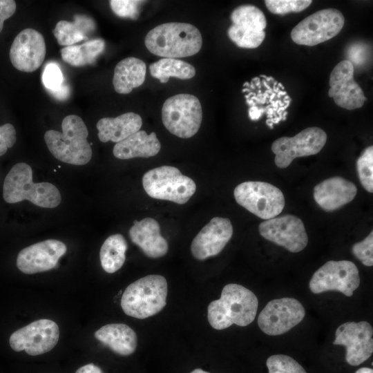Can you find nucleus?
<instances>
[{
	"mask_svg": "<svg viewBox=\"0 0 373 373\" xmlns=\"http://www.w3.org/2000/svg\"><path fill=\"white\" fill-rule=\"evenodd\" d=\"M258 307V298L254 292L240 285L228 284L223 287L220 298L209 303L208 321L218 330L233 324L245 327L254 321Z\"/></svg>",
	"mask_w": 373,
	"mask_h": 373,
	"instance_id": "f257e3e1",
	"label": "nucleus"
},
{
	"mask_svg": "<svg viewBox=\"0 0 373 373\" xmlns=\"http://www.w3.org/2000/svg\"><path fill=\"white\" fill-rule=\"evenodd\" d=\"M146 48L164 58L190 57L198 53L202 46L199 30L190 23L171 22L159 25L145 37Z\"/></svg>",
	"mask_w": 373,
	"mask_h": 373,
	"instance_id": "f03ea898",
	"label": "nucleus"
},
{
	"mask_svg": "<svg viewBox=\"0 0 373 373\" xmlns=\"http://www.w3.org/2000/svg\"><path fill=\"white\" fill-rule=\"evenodd\" d=\"M62 132L47 131L44 140L52 155L61 162L73 165H84L92 157L88 132L82 119L76 115L65 117Z\"/></svg>",
	"mask_w": 373,
	"mask_h": 373,
	"instance_id": "7ed1b4c3",
	"label": "nucleus"
},
{
	"mask_svg": "<svg viewBox=\"0 0 373 373\" xmlns=\"http://www.w3.org/2000/svg\"><path fill=\"white\" fill-rule=\"evenodd\" d=\"M3 197L8 203L27 200L43 208H55L61 200L58 189L49 182L34 183L32 171L24 162L15 164L7 174L3 186Z\"/></svg>",
	"mask_w": 373,
	"mask_h": 373,
	"instance_id": "20e7f679",
	"label": "nucleus"
},
{
	"mask_svg": "<svg viewBox=\"0 0 373 373\" xmlns=\"http://www.w3.org/2000/svg\"><path fill=\"white\" fill-rule=\"evenodd\" d=\"M168 285L161 275L152 274L130 284L124 290L120 305L129 316L145 319L161 312L166 304Z\"/></svg>",
	"mask_w": 373,
	"mask_h": 373,
	"instance_id": "39448f33",
	"label": "nucleus"
},
{
	"mask_svg": "<svg viewBox=\"0 0 373 373\" xmlns=\"http://www.w3.org/2000/svg\"><path fill=\"white\" fill-rule=\"evenodd\" d=\"M142 185L151 198L182 204L187 202L196 190L195 182L171 166H162L144 173Z\"/></svg>",
	"mask_w": 373,
	"mask_h": 373,
	"instance_id": "423d86ee",
	"label": "nucleus"
},
{
	"mask_svg": "<svg viewBox=\"0 0 373 373\" xmlns=\"http://www.w3.org/2000/svg\"><path fill=\"white\" fill-rule=\"evenodd\" d=\"M236 202L265 220L279 215L285 204L283 192L276 186L262 181H247L234 189Z\"/></svg>",
	"mask_w": 373,
	"mask_h": 373,
	"instance_id": "0eeeda50",
	"label": "nucleus"
},
{
	"mask_svg": "<svg viewBox=\"0 0 373 373\" xmlns=\"http://www.w3.org/2000/svg\"><path fill=\"white\" fill-rule=\"evenodd\" d=\"M162 119L166 129L175 136L189 138L199 130L202 110L199 99L190 94L168 98L162 109Z\"/></svg>",
	"mask_w": 373,
	"mask_h": 373,
	"instance_id": "6e6552de",
	"label": "nucleus"
},
{
	"mask_svg": "<svg viewBox=\"0 0 373 373\" xmlns=\"http://www.w3.org/2000/svg\"><path fill=\"white\" fill-rule=\"evenodd\" d=\"M344 23V16L337 9H323L300 21L292 29L291 38L298 45L316 46L336 36Z\"/></svg>",
	"mask_w": 373,
	"mask_h": 373,
	"instance_id": "1a4fd4ad",
	"label": "nucleus"
},
{
	"mask_svg": "<svg viewBox=\"0 0 373 373\" xmlns=\"http://www.w3.org/2000/svg\"><path fill=\"white\" fill-rule=\"evenodd\" d=\"M359 285V272L354 262L329 260L314 272L309 287L314 294L338 291L346 296H352Z\"/></svg>",
	"mask_w": 373,
	"mask_h": 373,
	"instance_id": "9d476101",
	"label": "nucleus"
},
{
	"mask_svg": "<svg viewBox=\"0 0 373 373\" xmlns=\"http://www.w3.org/2000/svg\"><path fill=\"white\" fill-rule=\"evenodd\" d=\"M326 141V133L315 126L307 128L293 137H281L271 147L275 154V164L280 169H285L296 157L319 153Z\"/></svg>",
	"mask_w": 373,
	"mask_h": 373,
	"instance_id": "9b49d317",
	"label": "nucleus"
},
{
	"mask_svg": "<svg viewBox=\"0 0 373 373\" xmlns=\"http://www.w3.org/2000/svg\"><path fill=\"white\" fill-rule=\"evenodd\" d=\"M59 329L50 319H39L14 332L9 339L15 352L25 350L30 356L50 352L58 343Z\"/></svg>",
	"mask_w": 373,
	"mask_h": 373,
	"instance_id": "f8f14e48",
	"label": "nucleus"
},
{
	"mask_svg": "<svg viewBox=\"0 0 373 373\" xmlns=\"http://www.w3.org/2000/svg\"><path fill=\"white\" fill-rule=\"evenodd\" d=\"M232 25L228 28L229 39L238 47L256 48L265 37L267 21L263 12L251 4L235 8L231 14Z\"/></svg>",
	"mask_w": 373,
	"mask_h": 373,
	"instance_id": "ddd939ff",
	"label": "nucleus"
},
{
	"mask_svg": "<svg viewBox=\"0 0 373 373\" xmlns=\"http://www.w3.org/2000/svg\"><path fill=\"white\" fill-rule=\"evenodd\" d=\"M303 305L293 298H281L269 301L260 312L258 324L267 335L283 334L299 324L304 318Z\"/></svg>",
	"mask_w": 373,
	"mask_h": 373,
	"instance_id": "4468645a",
	"label": "nucleus"
},
{
	"mask_svg": "<svg viewBox=\"0 0 373 373\" xmlns=\"http://www.w3.org/2000/svg\"><path fill=\"white\" fill-rule=\"evenodd\" d=\"M258 230L265 239L290 252L301 251L308 243L304 224L294 215L285 214L264 220L260 223Z\"/></svg>",
	"mask_w": 373,
	"mask_h": 373,
	"instance_id": "2eb2a0df",
	"label": "nucleus"
},
{
	"mask_svg": "<svg viewBox=\"0 0 373 373\" xmlns=\"http://www.w3.org/2000/svg\"><path fill=\"white\" fill-rule=\"evenodd\" d=\"M373 329L366 321L347 322L336 330L334 345L345 347V360L353 366L367 360L373 352Z\"/></svg>",
	"mask_w": 373,
	"mask_h": 373,
	"instance_id": "dca6fc26",
	"label": "nucleus"
},
{
	"mask_svg": "<svg viewBox=\"0 0 373 373\" xmlns=\"http://www.w3.org/2000/svg\"><path fill=\"white\" fill-rule=\"evenodd\" d=\"M354 66L347 60L336 65L329 76L328 95L338 106L347 110L361 108L367 100L363 90L354 79Z\"/></svg>",
	"mask_w": 373,
	"mask_h": 373,
	"instance_id": "f3484780",
	"label": "nucleus"
},
{
	"mask_svg": "<svg viewBox=\"0 0 373 373\" xmlns=\"http://www.w3.org/2000/svg\"><path fill=\"white\" fill-rule=\"evenodd\" d=\"M46 52L43 35L32 28L21 30L15 38L10 49V59L17 70L31 73L43 64Z\"/></svg>",
	"mask_w": 373,
	"mask_h": 373,
	"instance_id": "a211bd4d",
	"label": "nucleus"
},
{
	"mask_svg": "<svg viewBox=\"0 0 373 373\" xmlns=\"http://www.w3.org/2000/svg\"><path fill=\"white\" fill-rule=\"evenodd\" d=\"M66 250V245L58 240L49 239L39 242L19 251L17 267L26 274L47 271L57 266Z\"/></svg>",
	"mask_w": 373,
	"mask_h": 373,
	"instance_id": "6ab92c4d",
	"label": "nucleus"
},
{
	"mask_svg": "<svg viewBox=\"0 0 373 373\" xmlns=\"http://www.w3.org/2000/svg\"><path fill=\"white\" fill-rule=\"evenodd\" d=\"M233 235V226L229 219L215 217L196 235L191 245L193 256L204 260L220 254Z\"/></svg>",
	"mask_w": 373,
	"mask_h": 373,
	"instance_id": "aec40b11",
	"label": "nucleus"
},
{
	"mask_svg": "<svg viewBox=\"0 0 373 373\" xmlns=\"http://www.w3.org/2000/svg\"><path fill=\"white\" fill-rule=\"evenodd\" d=\"M357 187L340 176L327 178L314 188V199L325 211H334L354 200Z\"/></svg>",
	"mask_w": 373,
	"mask_h": 373,
	"instance_id": "412c9836",
	"label": "nucleus"
},
{
	"mask_svg": "<svg viewBox=\"0 0 373 373\" xmlns=\"http://www.w3.org/2000/svg\"><path fill=\"white\" fill-rule=\"evenodd\" d=\"M128 234L131 241L149 258H160L168 251V242L160 234L159 223L153 218L134 220Z\"/></svg>",
	"mask_w": 373,
	"mask_h": 373,
	"instance_id": "4be33fe9",
	"label": "nucleus"
},
{
	"mask_svg": "<svg viewBox=\"0 0 373 373\" xmlns=\"http://www.w3.org/2000/svg\"><path fill=\"white\" fill-rule=\"evenodd\" d=\"M95 338L113 352L129 356L136 350L137 337L135 331L126 324H107L95 331Z\"/></svg>",
	"mask_w": 373,
	"mask_h": 373,
	"instance_id": "5701e85b",
	"label": "nucleus"
},
{
	"mask_svg": "<svg viewBox=\"0 0 373 373\" xmlns=\"http://www.w3.org/2000/svg\"><path fill=\"white\" fill-rule=\"evenodd\" d=\"M142 125L140 115L130 112L116 117L102 118L97 122L96 127L101 142L117 143L140 131Z\"/></svg>",
	"mask_w": 373,
	"mask_h": 373,
	"instance_id": "b1692460",
	"label": "nucleus"
},
{
	"mask_svg": "<svg viewBox=\"0 0 373 373\" xmlns=\"http://www.w3.org/2000/svg\"><path fill=\"white\" fill-rule=\"evenodd\" d=\"M160 149L161 144L155 133L152 132L148 135L145 131H138L116 143L113 153L118 159L128 160L155 156Z\"/></svg>",
	"mask_w": 373,
	"mask_h": 373,
	"instance_id": "393cba45",
	"label": "nucleus"
},
{
	"mask_svg": "<svg viewBox=\"0 0 373 373\" xmlns=\"http://www.w3.org/2000/svg\"><path fill=\"white\" fill-rule=\"evenodd\" d=\"M146 64L141 59L131 57L121 60L115 66L113 78L115 90L128 94L140 86L145 80Z\"/></svg>",
	"mask_w": 373,
	"mask_h": 373,
	"instance_id": "a878e982",
	"label": "nucleus"
},
{
	"mask_svg": "<svg viewBox=\"0 0 373 373\" xmlns=\"http://www.w3.org/2000/svg\"><path fill=\"white\" fill-rule=\"evenodd\" d=\"M73 22L59 21L52 30L60 46H70L88 39V34L95 29V23L85 15H76Z\"/></svg>",
	"mask_w": 373,
	"mask_h": 373,
	"instance_id": "bb28decb",
	"label": "nucleus"
},
{
	"mask_svg": "<svg viewBox=\"0 0 373 373\" xmlns=\"http://www.w3.org/2000/svg\"><path fill=\"white\" fill-rule=\"evenodd\" d=\"M128 245L124 237L116 233L108 237L102 244L99 259L103 269L109 274L119 270L126 260Z\"/></svg>",
	"mask_w": 373,
	"mask_h": 373,
	"instance_id": "cd10ccee",
	"label": "nucleus"
},
{
	"mask_svg": "<svg viewBox=\"0 0 373 373\" xmlns=\"http://www.w3.org/2000/svg\"><path fill=\"white\" fill-rule=\"evenodd\" d=\"M104 48V40L95 39L81 45L64 47L60 52L62 59L67 64L73 66H84L94 63Z\"/></svg>",
	"mask_w": 373,
	"mask_h": 373,
	"instance_id": "c85d7f7f",
	"label": "nucleus"
},
{
	"mask_svg": "<svg viewBox=\"0 0 373 373\" xmlns=\"http://www.w3.org/2000/svg\"><path fill=\"white\" fill-rule=\"evenodd\" d=\"M152 77L161 83H166L171 77L189 79L195 75V69L191 64L181 59L162 58L149 65Z\"/></svg>",
	"mask_w": 373,
	"mask_h": 373,
	"instance_id": "c756f323",
	"label": "nucleus"
},
{
	"mask_svg": "<svg viewBox=\"0 0 373 373\" xmlns=\"http://www.w3.org/2000/svg\"><path fill=\"white\" fill-rule=\"evenodd\" d=\"M356 171L362 186L373 192V146L364 149L356 161Z\"/></svg>",
	"mask_w": 373,
	"mask_h": 373,
	"instance_id": "7c9ffc66",
	"label": "nucleus"
},
{
	"mask_svg": "<svg viewBox=\"0 0 373 373\" xmlns=\"http://www.w3.org/2000/svg\"><path fill=\"white\" fill-rule=\"evenodd\" d=\"M266 365L269 373H307L296 360L284 354L269 356Z\"/></svg>",
	"mask_w": 373,
	"mask_h": 373,
	"instance_id": "2f4dec72",
	"label": "nucleus"
},
{
	"mask_svg": "<svg viewBox=\"0 0 373 373\" xmlns=\"http://www.w3.org/2000/svg\"><path fill=\"white\" fill-rule=\"evenodd\" d=\"M311 0H266L267 9L273 14L285 15L304 10L311 3Z\"/></svg>",
	"mask_w": 373,
	"mask_h": 373,
	"instance_id": "473e14b6",
	"label": "nucleus"
},
{
	"mask_svg": "<svg viewBox=\"0 0 373 373\" xmlns=\"http://www.w3.org/2000/svg\"><path fill=\"white\" fill-rule=\"evenodd\" d=\"M353 255L364 265H373V231L362 241L355 243L352 247Z\"/></svg>",
	"mask_w": 373,
	"mask_h": 373,
	"instance_id": "72a5a7b5",
	"label": "nucleus"
},
{
	"mask_svg": "<svg viewBox=\"0 0 373 373\" xmlns=\"http://www.w3.org/2000/svg\"><path fill=\"white\" fill-rule=\"evenodd\" d=\"M113 12L121 17H128L133 19L139 15V6L141 1L111 0L109 1Z\"/></svg>",
	"mask_w": 373,
	"mask_h": 373,
	"instance_id": "f704fd0d",
	"label": "nucleus"
},
{
	"mask_svg": "<svg viewBox=\"0 0 373 373\" xmlns=\"http://www.w3.org/2000/svg\"><path fill=\"white\" fill-rule=\"evenodd\" d=\"M63 74L56 64L49 63L46 66L42 75V82L48 90L60 88L63 86Z\"/></svg>",
	"mask_w": 373,
	"mask_h": 373,
	"instance_id": "c9c22d12",
	"label": "nucleus"
},
{
	"mask_svg": "<svg viewBox=\"0 0 373 373\" xmlns=\"http://www.w3.org/2000/svg\"><path fill=\"white\" fill-rule=\"evenodd\" d=\"M17 140L16 131L11 124L0 126V156L12 147Z\"/></svg>",
	"mask_w": 373,
	"mask_h": 373,
	"instance_id": "e433bc0d",
	"label": "nucleus"
},
{
	"mask_svg": "<svg viewBox=\"0 0 373 373\" xmlns=\"http://www.w3.org/2000/svg\"><path fill=\"white\" fill-rule=\"evenodd\" d=\"M367 50L364 44H353L347 49V57L352 65L363 64L367 59Z\"/></svg>",
	"mask_w": 373,
	"mask_h": 373,
	"instance_id": "4c0bfd02",
	"label": "nucleus"
},
{
	"mask_svg": "<svg viewBox=\"0 0 373 373\" xmlns=\"http://www.w3.org/2000/svg\"><path fill=\"white\" fill-rule=\"evenodd\" d=\"M16 10V3L13 0H0V33L5 20L11 17Z\"/></svg>",
	"mask_w": 373,
	"mask_h": 373,
	"instance_id": "58836bf2",
	"label": "nucleus"
},
{
	"mask_svg": "<svg viewBox=\"0 0 373 373\" xmlns=\"http://www.w3.org/2000/svg\"><path fill=\"white\" fill-rule=\"evenodd\" d=\"M271 105L267 106L265 108H260V109L257 106H251L249 109V116L251 120H258L261 115L267 111V108H270Z\"/></svg>",
	"mask_w": 373,
	"mask_h": 373,
	"instance_id": "ea45409f",
	"label": "nucleus"
},
{
	"mask_svg": "<svg viewBox=\"0 0 373 373\" xmlns=\"http://www.w3.org/2000/svg\"><path fill=\"white\" fill-rule=\"evenodd\" d=\"M75 373H103L101 368L93 363H89L79 367Z\"/></svg>",
	"mask_w": 373,
	"mask_h": 373,
	"instance_id": "a19ab883",
	"label": "nucleus"
},
{
	"mask_svg": "<svg viewBox=\"0 0 373 373\" xmlns=\"http://www.w3.org/2000/svg\"><path fill=\"white\" fill-rule=\"evenodd\" d=\"M52 95L59 99H64L68 95L69 91L68 86H62L60 88L55 90H49Z\"/></svg>",
	"mask_w": 373,
	"mask_h": 373,
	"instance_id": "79ce46f5",
	"label": "nucleus"
},
{
	"mask_svg": "<svg viewBox=\"0 0 373 373\" xmlns=\"http://www.w3.org/2000/svg\"><path fill=\"white\" fill-rule=\"evenodd\" d=\"M355 373H373V370L369 367H361L358 369Z\"/></svg>",
	"mask_w": 373,
	"mask_h": 373,
	"instance_id": "37998d69",
	"label": "nucleus"
},
{
	"mask_svg": "<svg viewBox=\"0 0 373 373\" xmlns=\"http://www.w3.org/2000/svg\"><path fill=\"white\" fill-rule=\"evenodd\" d=\"M190 373H209V372H206L200 368H196L193 370L192 372H191Z\"/></svg>",
	"mask_w": 373,
	"mask_h": 373,
	"instance_id": "c03bdc74",
	"label": "nucleus"
},
{
	"mask_svg": "<svg viewBox=\"0 0 373 373\" xmlns=\"http://www.w3.org/2000/svg\"><path fill=\"white\" fill-rule=\"evenodd\" d=\"M287 93L286 91L283 90V91H279L278 93H277V97L278 98H280L282 95H286Z\"/></svg>",
	"mask_w": 373,
	"mask_h": 373,
	"instance_id": "a18cd8bd",
	"label": "nucleus"
},
{
	"mask_svg": "<svg viewBox=\"0 0 373 373\" xmlns=\"http://www.w3.org/2000/svg\"><path fill=\"white\" fill-rule=\"evenodd\" d=\"M266 112H267V115H273V113H274L273 111V108L271 107L267 108Z\"/></svg>",
	"mask_w": 373,
	"mask_h": 373,
	"instance_id": "49530a36",
	"label": "nucleus"
},
{
	"mask_svg": "<svg viewBox=\"0 0 373 373\" xmlns=\"http://www.w3.org/2000/svg\"><path fill=\"white\" fill-rule=\"evenodd\" d=\"M266 124L267 125H268L271 128H273L274 126H273V124L270 122L269 119H267L266 120Z\"/></svg>",
	"mask_w": 373,
	"mask_h": 373,
	"instance_id": "de8ad7c7",
	"label": "nucleus"
},
{
	"mask_svg": "<svg viewBox=\"0 0 373 373\" xmlns=\"http://www.w3.org/2000/svg\"><path fill=\"white\" fill-rule=\"evenodd\" d=\"M262 84L265 88H267V90L271 89V88L267 84V83L265 82V79L262 80Z\"/></svg>",
	"mask_w": 373,
	"mask_h": 373,
	"instance_id": "09e8293b",
	"label": "nucleus"
},
{
	"mask_svg": "<svg viewBox=\"0 0 373 373\" xmlns=\"http://www.w3.org/2000/svg\"><path fill=\"white\" fill-rule=\"evenodd\" d=\"M255 85L258 88H261V86H260V79H258L256 82H255Z\"/></svg>",
	"mask_w": 373,
	"mask_h": 373,
	"instance_id": "8fccbe9b",
	"label": "nucleus"
},
{
	"mask_svg": "<svg viewBox=\"0 0 373 373\" xmlns=\"http://www.w3.org/2000/svg\"><path fill=\"white\" fill-rule=\"evenodd\" d=\"M276 96V93H273L272 94H271L269 95V102H270L271 101H272L274 99V98Z\"/></svg>",
	"mask_w": 373,
	"mask_h": 373,
	"instance_id": "3c124183",
	"label": "nucleus"
},
{
	"mask_svg": "<svg viewBox=\"0 0 373 373\" xmlns=\"http://www.w3.org/2000/svg\"><path fill=\"white\" fill-rule=\"evenodd\" d=\"M271 106L273 107V108H278V99L275 101L274 104L271 105Z\"/></svg>",
	"mask_w": 373,
	"mask_h": 373,
	"instance_id": "603ef678",
	"label": "nucleus"
},
{
	"mask_svg": "<svg viewBox=\"0 0 373 373\" xmlns=\"http://www.w3.org/2000/svg\"><path fill=\"white\" fill-rule=\"evenodd\" d=\"M287 115V111H284L283 113H282V119L285 121L286 119V115Z\"/></svg>",
	"mask_w": 373,
	"mask_h": 373,
	"instance_id": "864d4df0",
	"label": "nucleus"
},
{
	"mask_svg": "<svg viewBox=\"0 0 373 373\" xmlns=\"http://www.w3.org/2000/svg\"><path fill=\"white\" fill-rule=\"evenodd\" d=\"M249 84H250L249 87H250L251 89H255V88H256V87H255V86H254V82H253L252 81H251V83H249Z\"/></svg>",
	"mask_w": 373,
	"mask_h": 373,
	"instance_id": "5fc2aeb1",
	"label": "nucleus"
},
{
	"mask_svg": "<svg viewBox=\"0 0 373 373\" xmlns=\"http://www.w3.org/2000/svg\"><path fill=\"white\" fill-rule=\"evenodd\" d=\"M278 105L280 106V107H283L285 106V104L281 100L278 99Z\"/></svg>",
	"mask_w": 373,
	"mask_h": 373,
	"instance_id": "6e6d98bb",
	"label": "nucleus"
},
{
	"mask_svg": "<svg viewBox=\"0 0 373 373\" xmlns=\"http://www.w3.org/2000/svg\"><path fill=\"white\" fill-rule=\"evenodd\" d=\"M265 93H268L269 95V94H272L274 92H273L272 88H271V89L265 90Z\"/></svg>",
	"mask_w": 373,
	"mask_h": 373,
	"instance_id": "4d7b16f0",
	"label": "nucleus"
},
{
	"mask_svg": "<svg viewBox=\"0 0 373 373\" xmlns=\"http://www.w3.org/2000/svg\"><path fill=\"white\" fill-rule=\"evenodd\" d=\"M277 85L278 88H282L283 90L285 89V87L283 86L281 83L278 82Z\"/></svg>",
	"mask_w": 373,
	"mask_h": 373,
	"instance_id": "13d9d810",
	"label": "nucleus"
},
{
	"mask_svg": "<svg viewBox=\"0 0 373 373\" xmlns=\"http://www.w3.org/2000/svg\"><path fill=\"white\" fill-rule=\"evenodd\" d=\"M262 97H266V98H269V95L268 93H267L265 92L264 93H262Z\"/></svg>",
	"mask_w": 373,
	"mask_h": 373,
	"instance_id": "bf43d9fd",
	"label": "nucleus"
},
{
	"mask_svg": "<svg viewBox=\"0 0 373 373\" xmlns=\"http://www.w3.org/2000/svg\"><path fill=\"white\" fill-rule=\"evenodd\" d=\"M283 99H285V100H291V99L289 97V95H285Z\"/></svg>",
	"mask_w": 373,
	"mask_h": 373,
	"instance_id": "052dcab7",
	"label": "nucleus"
},
{
	"mask_svg": "<svg viewBox=\"0 0 373 373\" xmlns=\"http://www.w3.org/2000/svg\"><path fill=\"white\" fill-rule=\"evenodd\" d=\"M250 91H251V90H250L249 88H244V89H242V93H245V92H250Z\"/></svg>",
	"mask_w": 373,
	"mask_h": 373,
	"instance_id": "680f3d73",
	"label": "nucleus"
},
{
	"mask_svg": "<svg viewBox=\"0 0 373 373\" xmlns=\"http://www.w3.org/2000/svg\"><path fill=\"white\" fill-rule=\"evenodd\" d=\"M260 77H255L254 78H252L251 81L254 82H256L258 79H259Z\"/></svg>",
	"mask_w": 373,
	"mask_h": 373,
	"instance_id": "e2e57ef3",
	"label": "nucleus"
},
{
	"mask_svg": "<svg viewBox=\"0 0 373 373\" xmlns=\"http://www.w3.org/2000/svg\"><path fill=\"white\" fill-rule=\"evenodd\" d=\"M249 85H250V84H249L248 82H245L243 84V86H247V87H249Z\"/></svg>",
	"mask_w": 373,
	"mask_h": 373,
	"instance_id": "0e129e2a",
	"label": "nucleus"
},
{
	"mask_svg": "<svg viewBox=\"0 0 373 373\" xmlns=\"http://www.w3.org/2000/svg\"><path fill=\"white\" fill-rule=\"evenodd\" d=\"M260 77H262V78H264V79H266V78L267 77L266 75H260Z\"/></svg>",
	"mask_w": 373,
	"mask_h": 373,
	"instance_id": "69168bd1",
	"label": "nucleus"
}]
</instances>
